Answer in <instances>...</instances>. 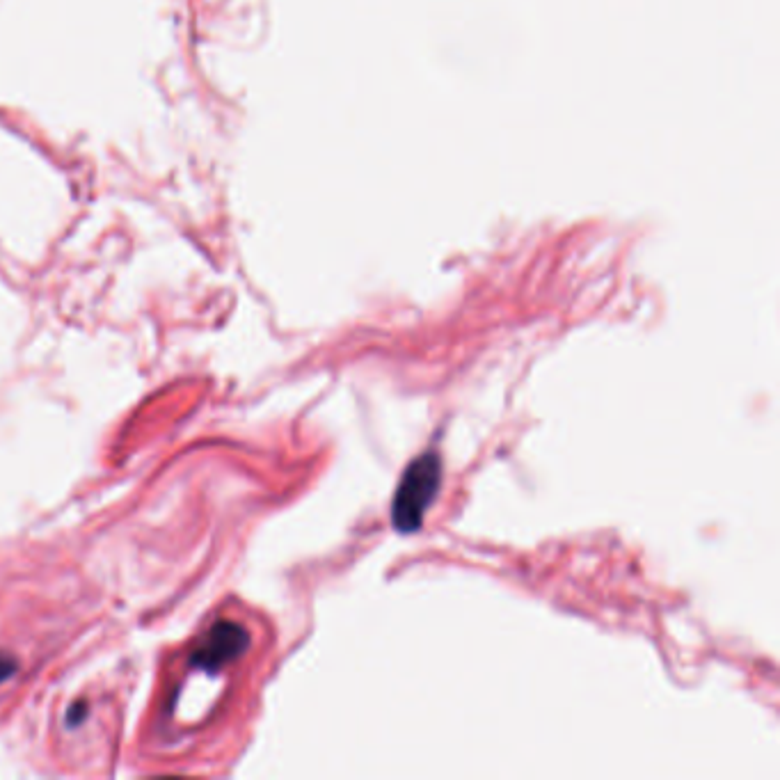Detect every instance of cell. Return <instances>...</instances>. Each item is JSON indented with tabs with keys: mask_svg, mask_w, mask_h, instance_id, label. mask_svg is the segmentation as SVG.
I'll list each match as a JSON object with an SVG mask.
<instances>
[{
	"mask_svg": "<svg viewBox=\"0 0 780 780\" xmlns=\"http://www.w3.org/2000/svg\"><path fill=\"white\" fill-rule=\"evenodd\" d=\"M442 485V460L437 453L428 451L412 460L405 469L399 490L392 504V524L396 531L412 533L421 527L424 515L440 492Z\"/></svg>",
	"mask_w": 780,
	"mask_h": 780,
	"instance_id": "6da1fadb",
	"label": "cell"
},
{
	"mask_svg": "<svg viewBox=\"0 0 780 780\" xmlns=\"http://www.w3.org/2000/svg\"><path fill=\"white\" fill-rule=\"evenodd\" d=\"M19 671V662L10 655H5V652H0V684L7 682L10 678H14Z\"/></svg>",
	"mask_w": 780,
	"mask_h": 780,
	"instance_id": "3957f363",
	"label": "cell"
},
{
	"mask_svg": "<svg viewBox=\"0 0 780 780\" xmlns=\"http://www.w3.org/2000/svg\"><path fill=\"white\" fill-rule=\"evenodd\" d=\"M85 716H87V705H85V703L74 705V707H71V710H69V714H67V726H69V728L81 726V723L85 721Z\"/></svg>",
	"mask_w": 780,
	"mask_h": 780,
	"instance_id": "277c9868",
	"label": "cell"
},
{
	"mask_svg": "<svg viewBox=\"0 0 780 780\" xmlns=\"http://www.w3.org/2000/svg\"><path fill=\"white\" fill-rule=\"evenodd\" d=\"M250 632L234 620H218L209 632L204 634L200 646L190 655V666L200 668L209 675L220 673L222 668L236 662L250 648Z\"/></svg>",
	"mask_w": 780,
	"mask_h": 780,
	"instance_id": "7a4b0ae2",
	"label": "cell"
}]
</instances>
